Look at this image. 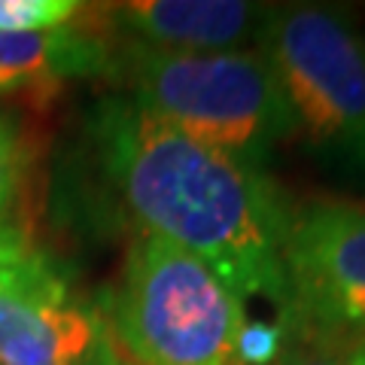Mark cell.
Here are the masks:
<instances>
[{
    "label": "cell",
    "instance_id": "obj_2",
    "mask_svg": "<svg viewBox=\"0 0 365 365\" xmlns=\"http://www.w3.org/2000/svg\"><path fill=\"white\" fill-rule=\"evenodd\" d=\"M107 323L134 365H241L244 299L165 237L140 235L131 244Z\"/></svg>",
    "mask_w": 365,
    "mask_h": 365
},
{
    "label": "cell",
    "instance_id": "obj_4",
    "mask_svg": "<svg viewBox=\"0 0 365 365\" xmlns=\"http://www.w3.org/2000/svg\"><path fill=\"white\" fill-rule=\"evenodd\" d=\"M259 52L292 116V131L326 170L365 189V40L326 6L271 9Z\"/></svg>",
    "mask_w": 365,
    "mask_h": 365
},
{
    "label": "cell",
    "instance_id": "obj_11",
    "mask_svg": "<svg viewBox=\"0 0 365 365\" xmlns=\"http://www.w3.org/2000/svg\"><path fill=\"white\" fill-rule=\"evenodd\" d=\"M52 274L55 271L46 265V259L34 253L25 241H0V289L37 283Z\"/></svg>",
    "mask_w": 365,
    "mask_h": 365
},
{
    "label": "cell",
    "instance_id": "obj_3",
    "mask_svg": "<svg viewBox=\"0 0 365 365\" xmlns=\"http://www.w3.org/2000/svg\"><path fill=\"white\" fill-rule=\"evenodd\" d=\"M122 64L140 110L259 170L295 134L262 52H162L131 43Z\"/></svg>",
    "mask_w": 365,
    "mask_h": 365
},
{
    "label": "cell",
    "instance_id": "obj_5",
    "mask_svg": "<svg viewBox=\"0 0 365 365\" xmlns=\"http://www.w3.org/2000/svg\"><path fill=\"white\" fill-rule=\"evenodd\" d=\"M289 319L319 344L365 341V204L311 198L292 204L283 228Z\"/></svg>",
    "mask_w": 365,
    "mask_h": 365
},
{
    "label": "cell",
    "instance_id": "obj_6",
    "mask_svg": "<svg viewBox=\"0 0 365 365\" xmlns=\"http://www.w3.org/2000/svg\"><path fill=\"white\" fill-rule=\"evenodd\" d=\"M104 347L98 317L43 277L0 289V365H86Z\"/></svg>",
    "mask_w": 365,
    "mask_h": 365
},
{
    "label": "cell",
    "instance_id": "obj_10",
    "mask_svg": "<svg viewBox=\"0 0 365 365\" xmlns=\"http://www.w3.org/2000/svg\"><path fill=\"white\" fill-rule=\"evenodd\" d=\"M76 0H0V31L46 34L58 31L79 16Z\"/></svg>",
    "mask_w": 365,
    "mask_h": 365
},
{
    "label": "cell",
    "instance_id": "obj_8",
    "mask_svg": "<svg viewBox=\"0 0 365 365\" xmlns=\"http://www.w3.org/2000/svg\"><path fill=\"white\" fill-rule=\"evenodd\" d=\"M116 64L104 34L64 25L46 34L0 31V91L55 86L64 76L104 73Z\"/></svg>",
    "mask_w": 365,
    "mask_h": 365
},
{
    "label": "cell",
    "instance_id": "obj_12",
    "mask_svg": "<svg viewBox=\"0 0 365 365\" xmlns=\"http://www.w3.org/2000/svg\"><path fill=\"white\" fill-rule=\"evenodd\" d=\"M287 365H365V341L353 344H319V350L292 356Z\"/></svg>",
    "mask_w": 365,
    "mask_h": 365
},
{
    "label": "cell",
    "instance_id": "obj_7",
    "mask_svg": "<svg viewBox=\"0 0 365 365\" xmlns=\"http://www.w3.org/2000/svg\"><path fill=\"white\" fill-rule=\"evenodd\" d=\"M265 16L244 0H131L110 13L134 43L162 52H237L259 40Z\"/></svg>",
    "mask_w": 365,
    "mask_h": 365
},
{
    "label": "cell",
    "instance_id": "obj_1",
    "mask_svg": "<svg viewBox=\"0 0 365 365\" xmlns=\"http://www.w3.org/2000/svg\"><path fill=\"white\" fill-rule=\"evenodd\" d=\"M95 137L107 177L140 235L189 250L241 299H265L287 311L289 204L259 168L170 128L131 98L98 107Z\"/></svg>",
    "mask_w": 365,
    "mask_h": 365
},
{
    "label": "cell",
    "instance_id": "obj_9",
    "mask_svg": "<svg viewBox=\"0 0 365 365\" xmlns=\"http://www.w3.org/2000/svg\"><path fill=\"white\" fill-rule=\"evenodd\" d=\"M28 155L16 125L0 116V241H21L16 220L25 198Z\"/></svg>",
    "mask_w": 365,
    "mask_h": 365
}]
</instances>
